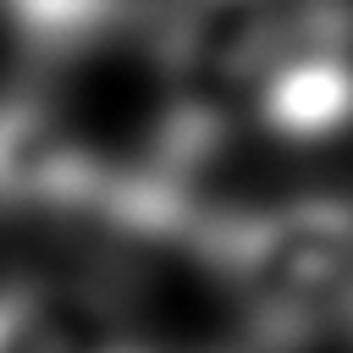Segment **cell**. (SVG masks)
I'll use <instances>...</instances> for the list:
<instances>
[{"label":"cell","mask_w":353,"mask_h":353,"mask_svg":"<svg viewBox=\"0 0 353 353\" xmlns=\"http://www.w3.org/2000/svg\"><path fill=\"white\" fill-rule=\"evenodd\" d=\"M149 33L210 138L331 143L353 127V0H160Z\"/></svg>","instance_id":"cell-1"},{"label":"cell","mask_w":353,"mask_h":353,"mask_svg":"<svg viewBox=\"0 0 353 353\" xmlns=\"http://www.w3.org/2000/svg\"><path fill=\"white\" fill-rule=\"evenodd\" d=\"M210 265L276 353L314 342H353V204L281 199L226 221H193Z\"/></svg>","instance_id":"cell-2"},{"label":"cell","mask_w":353,"mask_h":353,"mask_svg":"<svg viewBox=\"0 0 353 353\" xmlns=\"http://www.w3.org/2000/svg\"><path fill=\"white\" fill-rule=\"evenodd\" d=\"M0 353H149V347L88 292L0 287Z\"/></svg>","instance_id":"cell-3"}]
</instances>
